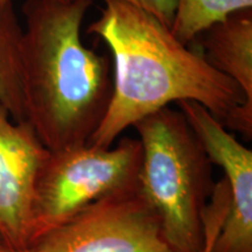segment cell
I'll return each instance as SVG.
<instances>
[{"mask_svg": "<svg viewBox=\"0 0 252 252\" xmlns=\"http://www.w3.org/2000/svg\"><path fill=\"white\" fill-rule=\"evenodd\" d=\"M87 33L108 45L115 65L108 111L88 144L112 146L140 119L184 100L203 105L228 130L250 124L252 102L241 88L144 9L106 1Z\"/></svg>", "mask_w": 252, "mask_h": 252, "instance_id": "6da1fadb", "label": "cell"}, {"mask_svg": "<svg viewBox=\"0 0 252 252\" xmlns=\"http://www.w3.org/2000/svg\"><path fill=\"white\" fill-rule=\"evenodd\" d=\"M93 0H27L23 6L25 121L50 152L90 141L108 111L111 63L82 41Z\"/></svg>", "mask_w": 252, "mask_h": 252, "instance_id": "7a4b0ae2", "label": "cell"}, {"mask_svg": "<svg viewBox=\"0 0 252 252\" xmlns=\"http://www.w3.org/2000/svg\"><path fill=\"white\" fill-rule=\"evenodd\" d=\"M143 150L141 196L178 252H203V216L213 193L212 165L180 110L166 106L133 125Z\"/></svg>", "mask_w": 252, "mask_h": 252, "instance_id": "3957f363", "label": "cell"}, {"mask_svg": "<svg viewBox=\"0 0 252 252\" xmlns=\"http://www.w3.org/2000/svg\"><path fill=\"white\" fill-rule=\"evenodd\" d=\"M141 157V144L134 138L110 147L86 144L49 151L37 176L31 242L100 198L137 185Z\"/></svg>", "mask_w": 252, "mask_h": 252, "instance_id": "277c9868", "label": "cell"}, {"mask_svg": "<svg viewBox=\"0 0 252 252\" xmlns=\"http://www.w3.org/2000/svg\"><path fill=\"white\" fill-rule=\"evenodd\" d=\"M23 252H178L138 184L90 204Z\"/></svg>", "mask_w": 252, "mask_h": 252, "instance_id": "5b68a950", "label": "cell"}, {"mask_svg": "<svg viewBox=\"0 0 252 252\" xmlns=\"http://www.w3.org/2000/svg\"><path fill=\"white\" fill-rule=\"evenodd\" d=\"M176 104L229 186V209L212 252H252V151L203 105L191 100Z\"/></svg>", "mask_w": 252, "mask_h": 252, "instance_id": "8992f818", "label": "cell"}, {"mask_svg": "<svg viewBox=\"0 0 252 252\" xmlns=\"http://www.w3.org/2000/svg\"><path fill=\"white\" fill-rule=\"evenodd\" d=\"M48 154L30 123L14 121L0 103V235L19 252L31 242L37 176Z\"/></svg>", "mask_w": 252, "mask_h": 252, "instance_id": "52a82bcc", "label": "cell"}, {"mask_svg": "<svg viewBox=\"0 0 252 252\" xmlns=\"http://www.w3.org/2000/svg\"><path fill=\"white\" fill-rule=\"evenodd\" d=\"M195 40L206 61L234 81L252 102V8L230 14Z\"/></svg>", "mask_w": 252, "mask_h": 252, "instance_id": "ba28073f", "label": "cell"}, {"mask_svg": "<svg viewBox=\"0 0 252 252\" xmlns=\"http://www.w3.org/2000/svg\"><path fill=\"white\" fill-rule=\"evenodd\" d=\"M23 40L13 2L0 0V103L18 122L25 121Z\"/></svg>", "mask_w": 252, "mask_h": 252, "instance_id": "9c48e42d", "label": "cell"}, {"mask_svg": "<svg viewBox=\"0 0 252 252\" xmlns=\"http://www.w3.org/2000/svg\"><path fill=\"white\" fill-rule=\"evenodd\" d=\"M252 8V0H176L171 32L189 46L212 25L230 14Z\"/></svg>", "mask_w": 252, "mask_h": 252, "instance_id": "30bf717a", "label": "cell"}, {"mask_svg": "<svg viewBox=\"0 0 252 252\" xmlns=\"http://www.w3.org/2000/svg\"><path fill=\"white\" fill-rule=\"evenodd\" d=\"M104 1H123L133 5L154 15L169 28L176 8V0H104Z\"/></svg>", "mask_w": 252, "mask_h": 252, "instance_id": "8fae6325", "label": "cell"}, {"mask_svg": "<svg viewBox=\"0 0 252 252\" xmlns=\"http://www.w3.org/2000/svg\"><path fill=\"white\" fill-rule=\"evenodd\" d=\"M0 252H19L9 245L0 235Z\"/></svg>", "mask_w": 252, "mask_h": 252, "instance_id": "7c38bea8", "label": "cell"}]
</instances>
